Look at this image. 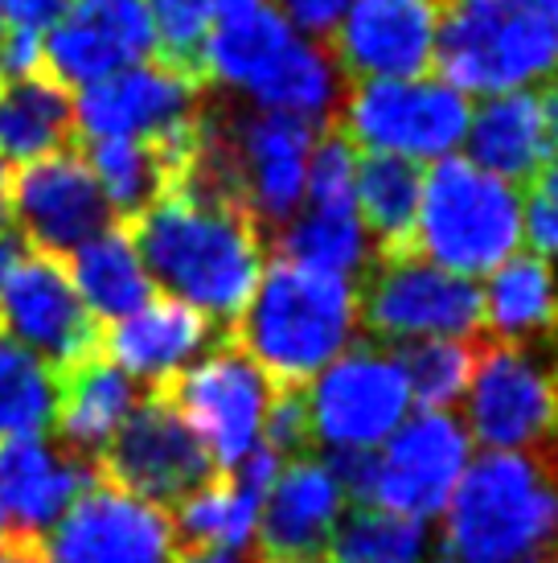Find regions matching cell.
Returning a JSON list of instances; mask_svg holds the SVG:
<instances>
[{
    "label": "cell",
    "instance_id": "cell-22",
    "mask_svg": "<svg viewBox=\"0 0 558 563\" xmlns=\"http://www.w3.org/2000/svg\"><path fill=\"white\" fill-rule=\"evenodd\" d=\"M214 338V321L172 297H153L132 317L103 325V354L124 375L172 378L205 342Z\"/></svg>",
    "mask_w": 558,
    "mask_h": 563
},
{
    "label": "cell",
    "instance_id": "cell-5",
    "mask_svg": "<svg viewBox=\"0 0 558 563\" xmlns=\"http://www.w3.org/2000/svg\"><path fill=\"white\" fill-rule=\"evenodd\" d=\"M522 243V202L513 186L468 157H439L423 173L415 255L451 276L496 272Z\"/></svg>",
    "mask_w": 558,
    "mask_h": 563
},
{
    "label": "cell",
    "instance_id": "cell-39",
    "mask_svg": "<svg viewBox=\"0 0 558 563\" xmlns=\"http://www.w3.org/2000/svg\"><path fill=\"white\" fill-rule=\"evenodd\" d=\"M325 470L337 482L342 498H354V506H373V489H378V453L373 449H337Z\"/></svg>",
    "mask_w": 558,
    "mask_h": 563
},
{
    "label": "cell",
    "instance_id": "cell-25",
    "mask_svg": "<svg viewBox=\"0 0 558 563\" xmlns=\"http://www.w3.org/2000/svg\"><path fill=\"white\" fill-rule=\"evenodd\" d=\"M75 91H66L46 70L0 82V157L30 165L49 153H66L78 141Z\"/></svg>",
    "mask_w": 558,
    "mask_h": 563
},
{
    "label": "cell",
    "instance_id": "cell-50",
    "mask_svg": "<svg viewBox=\"0 0 558 563\" xmlns=\"http://www.w3.org/2000/svg\"><path fill=\"white\" fill-rule=\"evenodd\" d=\"M82 4H115V0H82Z\"/></svg>",
    "mask_w": 558,
    "mask_h": 563
},
{
    "label": "cell",
    "instance_id": "cell-49",
    "mask_svg": "<svg viewBox=\"0 0 558 563\" xmlns=\"http://www.w3.org/2000/svg\"><path fill=\"white\" fill-rule=\"evenodd\" d=\"M255 4H264V0H210V9H214L217 16L243 13V9H255Z\"/></svg>",
    "mask_w": 558,
    "mask_h": 563
},
{
    "label": "cell",
    "instance_id": "cell-52",
    "mask_svg": "<svg viewBox=\"0 0 558 563\" xmlns=\"http://www.w3.org/2000/svg\"><path fill=\"white\" fill-rule=\"evenodd\" d=\"M292 563H328V560H292Z\"/></svg>",
    "mask_w": 558,
    "mask_h": 563
},
{
    "label": "cell",
    "instance_id": "cell-26",
    "mask_svg": "<svg viewBox=\"0 0 558 563\" xmlns=\"http://www.w3.org/2000/svg\"><path fill=\"white\" fill-rule=\"evenodd\" d=\"M423 194V165L390 153H366L357 161L354 210L378 243V260L415 255V214Z\"/></svg>",
    "mask_w": 558,
    "mask_h": 563
},
{
    "label": "cell",
    "instance_id": "cell-16",
    "mask_svg": "<svg viewBox=\"0 0 558 563\" xmlns=\"http://www.w3.org/2000/svg\"><path fill=\"white\" fill-rule=\"evenodd\" d=\"M468 470V437L448 411H423L390 432L387 453L378 456L373 506L403 518H435L448 506L456 482Z\"/></svg>",
    "mask_w": 558,
    "mask_h": 563
},
{
    "label": "cell",
    "instance_id": "cell-54",
    "mask_svg": "<svg viewBox=\"0 0 558 563\" xmlns=\"http://www.w3.org/2000/svg\"><path fill=\"white\" fill-rule=\"evenodd\" d=\"M439 563H451V560H439Z\"/></svg>",
    "mask_w": 558,
    "mask_h": 563
},
{
    "label": "cell",
    "instance_id": "cell-31",
    "mask_svg": "<svg viewBox=\"0 0 558 563\" xmlns=\"http://www.w3.org/2000/svg\"><path fill=\"white\" fill-rule=\"evenodd\" d=\"M264 494L250 489L238 473H217L214 482L202 485L189 501L177 506L172 539L181 548H210V551H238L255 534Z\"/></svg>",
    "mask_w": 558,
    "mask_h": 563
},
{
    "label": "cell",
    "instance_id": "cell-4",
    "mask_svg": "<svg viewBox=\"0 0 558 563\" xmlns=\"http://www.w3.org/2000/svg\"><path fill=\"white\" fill-rule=\"evenodd\" d=\"M432 70L460 95H505L558 70V0H448Z\"/></svg>",
    "mask_w": 558,
    "mask_h": 563
},
{
    "label": "cell",
    "instance_id": "cell-12",
    "mask_svg": "<svg viewBox=\"0 0 558 563\" xmlns=\"http://www.w3.org/2000/svg\"><path fill=\"white\" fill-rule=\"evenodd\" d=\"M444 13L448 0H354L325 49L349 82L423 79L435 63Z\"/></svg>",
    "mask_w": 558,
    "mask_h": 563
},
{
    "label": "cell",
    "instance_id": "cell-44",
    "mask_svg": "<svg viewBox=\"0 0 558 563\" xmlns=\"http://www.w3.org/2000/svg\"><path fill=\"white\" fill-rule=\"evenodd\" d=\"M0 563H46V539L25 531H4V539H0Z\"/></svg>",
    "mask_w": 558,
    "mask_h": 563
},
{
    "label": "cell",
    "instance_id": "cell-46",
    "mask_svg": "<svg viewBox=\"0 0 558 563\" xmlns=\"http://www.w3.org/2000/svg\"><path fill=\"white\" fill-rule=\"evenodd\" d=\"M172 563H247L234 560V551H210V548H181Z\"/></svg>",
    "mask_w": 558,
    "mask_h": 563
},
{
    "label": "cell",
    "instance_id": "cell-38",
    "mask_svg": "<svg viewBox=\"0 0 558 563\" xmlns=\"http://www.w3.org/2000/svg\"><path fill=\"white\" fill-rule=\"evenodd\" d=\"M259 444L279 461H304L316 449L309 387H271V404L259 423Z\"/></svg>",
    "mask_w": 558,
    "mask_h": 563
},
{
    "label": "cell",
    "instance_id": "cell-51",
    "mask_svg": "<svg viewBox=\"0 0 558 563\" xmlns=\"http://www.w3.org/2000/svg\"><path fill=\"white\" fill-rule=\"evenodd\" d=\"M0 33H4V0H0Z\"/></svg>",
    "mask_w": 558,
    "mask_h": 563
},
{
    "label": "cell",
    "instance_id": "cell-8",
    "mask_svg": "<svg viewBox=\"0 0 558 563\" xmlns=\"http://www.w3.org/2000/svg\"><path fill=\"white\" fill-rule=\"evenodd\" d=\"M472 108L448 82H354L342 103L337 132L361 153L406 161H439L465 141Z\"/></svg>",
    "mask_w": 558,
    "mask_h": 563
},
{
    "label": "cell",
    "instance_id": "cell-41",
    "mask_svg": "<svg viewBox=\"0 0 558 563\" xmlns=\"http://www.w3.org/2000/svg\"><path fill=\"white\" fill-rule=\"evenodd\" d=\"M522 235H529L534 255H543V260L558 255V202L529 194L526 214H522Z\"/></svg>",
    "mask_w": 558,
    "mask_h": 563
},
{
    "label": "cell",
    "instance_id": "cell-33",
    "mask_svg": "<svg viewBox=\"0 0 558 563\" xmlns=\"http://www.w3.org/2000/svg\"><path fill=\"white\" fill-rule=\"evenodd\" d=\"M276 251L288 264L333 272L349 280L366 260V231L357 222V210H309L279 231Z\"/></svg>",
    "mask_w": 558,
    "mask_h": 563
},
{
    "label": "cell",
    "instance_id": "cell-3",
    "mask_svg": "<svg viewBox=\"0 0 558 563\" xmlns=\"http://www.w3.org/2000/svg\"><path fill=\"white\" fill-rule=\"evenodd\" d=\"M448 501L451 563H558V456L484 453Z\"/></svg>",
    "mask_w": 558,
    "mask_h": 563
},
{
    "label": "cell",
    "instance_id": "cell-21",
    "mask_svg": "<svg viewBox=\"0 0 558 563\" xmlns=\"http://www.w3.org/2000/svg\"><path fill=\"white\" fill-rule=\"evenodd\" d=\"M99 473L87 461L54 456L42 437L0 440V515L9 531L42 534Z\"/></svg>",
    "mask_w": 558,
    "mask_h": 563
},
{
    "label": "cell",
    "instance_id": "cell-10",
    "mask_svg": "<svg viewBox=\"0 0 558 563\" xmlns=\"http://www.w3.org/2000/svg\"><path fill=\"white\" fill-rule=\"evenodd\" d=\"M153 387L169 395L222 473L234 470L259 444V423L271 404V378L231 338H222L214 354L193 371H177Z\"/></svg>",
    "mask_w": 558,
    "mask_h": 563
},
{
    "label": "cell",
    "instance_id": "cell-15",
    "mask_svg": "<svg viewBox=\"0 0 558 563\" xmlns=\"http://www.w3.org/2000/svg\"><path fill=\"white\" fill-rule=\"evenodd\" d=\"M172 522L165 510L94 477L46 543V563H172Z\"/></svg>",
    "mask_w": 558,
    "mask_h": 563
},
{
    "label": "cell",
    "instance_id": "cell-30",
    "mask_svg": "<svg viewBox=\"0 0 558 563\" xmlns=\"http://www.w3.org/2000/svg\"><path fill=\"white\" fill-rule=\"evenodd\" d=\"M295 42L288 16L271 4H255L243 13L222 16L205 37V79L231 82V87H255L264 70Z\"/></svg>",
    "mask_w": 558,
    "mask_h": 563
},
{
    "label": "cell",
    "instance_id": "cell-20",
    "mask_svg": "<svg viewBox=\"0 0 558 563\" xmlns=\"http://www.w3.org/2000/svg\"><path fill=\"white\" fill-rule=\"evenodd\" d=\"M342 489L321 461H288L267 489L255 518V548L247 563L328 560V543L342 522Z\"/></svg>",
    "mask_w": 558,
    "mask_h": 563
},
{
    "label": "cell",
    "instance_id": "cell-43",
    "mask_svg": "<svg viewBox=\"0 0 558 563\" xmlns=\"http://www.w3.org/2000/svg\"><path fill=\"white\" fill-rule=\"evenodd\" d=\"M538 115H543V141H546V165L558 161V70L538 87Z\"/></svg>",
    "mask_w": 558,
    "mask_h": 563
},
{
    "label": "cell",
    "instance_id": "cell-11",
    "mask_svg": "<svg viewBox=\"0 0 558 563\" xmlns=\"http://www.w3.org/2000/svg\"><path fill=\"white\" fill-rule=\"evenodd\" d=\"M0 333L46 362L54 378L103 350V325L78 297L66 260L30 247L0 292Z\"/></svg>",
    "mask_w": 558,
    "mask_h": 563
},
{
    "label": "cell",
    "instance_id": "cell-36",
    "mask_svg": "<svg viewBox=\"0 0 558 563\" xmlns=\"http://www.w3.org/2000/svg\"><path fill=\"white\" fill-rule=\"evenodd\" d=\"M148 16L156 33V63L210 91V79H205V37L214 30L210 0H153Z\"/></svg>",
    "mask_w": 558,
    "mask_h": 563
},
{
    "label": "cell",
    "instance_id": "cell-27",
    "mask_svg": "<svg viewBox=\"0 0 558 563\" xmlns=\"http://www.w3.org/2000/svg\"><path fill=\"white\" fill-rule=\"evenodd\" d=\"M259 111H279V115H295L312 124L316 132L337 128L342 115V70L333 63L321 42H300L279 54L276 63L264 70V79L250 87Z\"/></svg>",
    "mask_w": 558,
    "mask_h": 563
},
{
    "label": "cell",
    "instance_id": "cell-53",
    "mask_svg": "<svg viewBox=\"0 0 558 563\" xmlns=\"http://www.w3.org/2000/svg\"><path fill=\"white\" fill-rule=\"evenodd\" d=\"M0 539H4V515H0Z\"/></svg>",
    "mask_w": 558,
    "mask_h": 563
},
{
    "label": "cell",
    "instance_id": "cell-14",
    "mask_svg": "<svg viewBox=\"0 0 558 563\" xmlns=\"http://www.w3.org/2000/svg\"><path fill=\"white\" fill-rule=\"evenodd\" d=\"M205 111V91L172 75L156 58L124 66L108 79L78 91V136L99 141H165L181 128L198 124Z\"/></svg>",
    "mask_w": 558,
    "mask_h": 563
},
{
    "label": "cell",
    "instance_id": "cell-13",
    "mask_svg": "<svg viewBox=\"0 0 558 563\" xmlns=\"http://www.w3.org/2000/svg\"><path fill=\"white\" fill-rule=\"evenodd\" d=\"M9 206L21 227V243L54 260H70L82 243L115 227L94 173L70 148L16 165L9 177Z\"/></svg>",
    "mask_w": 558,
    "mask_h": 563
},
{
    "label": "cell",
    "instance_id": "cell-40",
    "mask_svg": "<svg viewBox=\"0 0 558 563\" xmlns=\"http://www.w3.org/2000/svg\"><path fill=\"white\" fill-rule=\"evenodd\" d=\"M349 4L354 0H283V16L295 21L312 37H328V33L337 30V21L345 16Z\"/></svg>",
    "mask_w": 558,
    "mask_h": 563
},
{
    "label": "cell",
    "instance_id": "cell-17",
    "mask_svg": "<svg viewBox=\"0 0 558 563\" xmlns=\"http://www.w3.org/2000/svg\"><path fill=\"white\" fill-rule=\"evenodd\" d=\"M316 440L333 449H373L406 420L411 391L387 354L354 350L309 387Z\"/></svg>",
    "mask_w": 558,
    "mask_h": 563
},
{
    "label": "cell",
    "instance_id": "cell-19",
    "mask_svg": "<svg viewBox=\"0 0 558 563\" xmlns=\"http://www.w3.org/2000/svg\"><path fill=\"white\" fill-rule=\"evenodd\" d=\"M156 54L153 16L144 0L115 4H78L42 37V66L66 91H82L115 70L148 63Z\"/></svg>",
    "mask_w": 558,
    "mask_h": 563
},
{
    "label": "cell",
    "instance_id": "cell-32",
    "mask_svg": "<svg viewBox=\"0 0 558 563\" xmlns=\"http://www.w3.org/2000/svg\"><path fill=\"white\" fill-rule=\"evenodd\" d=\"M387 358L399 366L406 391L423 411H448L472 383L481 338H406L390 345Z\"/></svg>",
    "mask_w": 558,
    "mask_h": 563
},
{
    "label": "cell",
    "instance_id": "cell-18",
    "mask_svg": "<svg viewBox=\"0 0 558 563\" xmlns=\"http://www.w3.org/2000/svg\"><path fill=\"white\" fill-rule=\"evenodd\" d=\"M226 136L247 210L259 227L283 231L304 202V173L316 144V128L295 115L255 111V115H226Z\"/></svg>",
    "mask_w": 558,
    "mask_h": 563
},
{
    "label": "cell",
    "instance_id": "cell-24",
    "mask_svg": "<svg viewBox=\"0 0 558 563\" xmlns=\"http://www.w3.org/2000/svg\"><path fill=\"white\" fill-rule=\"evenodd\" d=\"M468 161L477 169L501 177L505 186H529L546 169V141L538 95L505 91L493 95L472 120H468Z\"/></svg>",
    "mask_w": 558,
    "mask_h": 563
},
{
    "label": "cell",
    "instance_id": "cell-28",
    "mask_svg": "<svg viewBox=\"0 0 558 563\" xmlns=\"http://www.w3.org/2000/svg\"><path fill=\"white\" fill-rule=\"evenodd\" d=\"M66 272H70L78 297L94 313L99 325H115V321L132 317L156 297L153 280L140 264L132 239L124 235V227H108L103 235L82 243L66 260Z\"/></svg>",
    "mask_w": 558,
    "mask_h": 563
},
{
    "label": "cell",
    "instance_id": "cell-48",
    "mask_svg": "<svg viewBox=\"0 0 558 563\" xmlns=\"http://www.w3.org/2000/svg\"><path fill=\"white\" fill-rule=\"evenodd\" d=\"M9 161H0V231H9V222H13V206H9Z\"/></svg>",
    "mask_w": 558,
    "mask_h": 563
},
{
    "label": "cell",
    "instance_id": "cell-7",
    "mask_svg": "<svg viewBox=\"0 0 558 563\" xmlns=\"http://www.w3.org/2000/svg\"><path fill=\"white\" fill-rule=\"evenodd\" d=\"M94 473L99 482L165 510V506L189 501L222 470L214 465L202 437L172 407L169 395L160 387H148L115 428L108 449L99 453Z\"/></svg>",
    "mask_w": 558,
    "mask_h": 563
},
{
    "label": "cell",
    "instance_id": "cell-1",
    "mask_svg": "<svg viewBox=\"0 0 558 563\" xmlns=\"http://www.w3.org/2000/svg\"><path fill=\"white\" fill-rule=\"evenodd\" d=\"M132 239L148 280L172 300L205 313L222 333L243 317L267 264V235L250 210L198 194H169L132 222H115Z\"/></svg>",
    "mask_w": 558,
    "mask_h": 563
},
{
    "label": "cell",
    "instance_id": "cell-42",
    "mask_svg": "<svg viewBox=\"0 0 558 563\" xmlns=\"http://www.w3.org/2000/svg\"><path fill=\"white\" fill-rule=\"evenodd\" d=\"M70 13V0H4V21L13 30H54Z\"/></svg>",
    "mask_w": 558,
    "mask_h": 563
},
{
    "label": "cell",
    "instance_id": "cell-2",
    "mask_svg": "<svg viewBox=\"0 0 558 563\" xmlns=\"http://www.w3.org/2000/svg\"><path fill=\"white\" fill-rule=\"evenodd\" d=\"M354 329V280L276 255L226 338L271 378V387H312V378L349 345Z\"/></svg>",
    "mask_w": 558,
    "mask_h": 563
},
{
    "label": "cell",
    "instance_id": "cell-47",
    "mask_svg": "<svg viewBox=\"0 0 558 563\" xmlns=\"http://www.w3.org/2000/svg\"><path fill=\"white\" fill-rule=\"evenodd\" d=\"M526 189L534 194V198H550V202H558V161H550Z\"/></svg>",
    "mask_w": 558,
    "mask_h": 563
},
{
    "label": "cell",
    "instance_id": "cell-23",
    "mask_svg": "<svg viewBox=\"0 0 558 563\" xmlns=\"http://www.w3.org/2000/svg\"><path fill=\"white\" fill-rule=\"evenodd\" d=\"M136 399L140 395L132 391V378L99 350L94 358L58 375V404H54L49 428L66 456L94 465Z\"/></svg>",
    "mask_w": 558,
    "mask_h": 563
},
{
    "label": "cell",
    "instance_id": "cell-34",
    "mask_svg": "<svg viewBox=\"0 0 558 563\" xmlns=\"http://www.w3.org/2000/svg\"><path fill=\"white\" fill-rule=\"evenodd\" d=\"M58 378L25 345L0 333V440L42 437L54 420Z\"/></svg>",
    "mask_w": 558,
    "mask_h": 563
},
{
    "label": "cell",
    "instance_id": "cell-45",
    "mask_svg": "<svg viewBox=\"0 0 558 563\" xmlns=\"http://www.w3.org/2000/svg\"><path fill=\"white\" fill-rule=\"evenodd\" d=\"M25 255V243H21V235H13V231H0V292H4V280L13 276L16 260Z\"/></svg>",
    "mask_w": 558,
    "mask_h": 563
},
{
    "label": "cell",
    "instance_id": "cell-29",
    "mask_svg": "<svg viewBox=\"0 0 558 563\" xmlns=\"http://www.w3.org/2000/svg\"><path fill=\"white\" fill-rule=\"evenodd\" d=\"M484 297V321L493 342H517L550 338L558 333V288L550 264L543 255H510L493 272V284Z\"/></svg>",
    "mask_w": 558,
    "mask_h": 563
},
{
    "label": "cell",
    "instance_id": "cell-37",
    "mask_svg": "<svg viewBox=\"0 0 558 563\" xmlns=\"http://www.w3.org/2000/svg\"><path fill=\"white\" fill-rule=\"evenodd\" d=\"M354 181H357V148L345 141L337 128H328L312 144L304 189L312 210H354Z\"/></svg>",
    "mask_w": 558,
    "mask_h": 563
},
{
    "label": "cell",
    "instance_id": "cell-6",
    "mask_svg": "<svg viewBox=\"0 0 558 563\" xmlns=\"http://www.w3.org/2000/svg\"><path fill=\"white\" fill-rule=\"evenodd\" d=\"M468 428L489 453L558 456V333L546 338V350L481 333V358L468 383Z\"/></svg>",
    "mask_w": 558,
    "mask_h": 563
},
{
    "label": "cell",
    "instance_id": "cell-35",
    "mask_svg": "<svg viewBox=\"0 0 558 563\" xmlns=\"http://www.w3.org/2000/svg\"><path fill=\"white\" fill-rule=\"evenodd\" d=\"M418 551L423 522L382 506H354L328 543V563H418Z\"/></svg>",
    "mask_w": 558,
    "mask_h": 563
},
{
    "label": "cell",
    "instance_id": "cell-9",
    "mask_svg": "<svg viewBox=\"0 0 558 563\" xmlns=\"http://www.w3.org/2000/svg\"><path fill=\"white\" fill-rule=\"evenodd\" d=\"M357 321L370 338H477L484 325L481 288L418 255L378 260L361 272Z\"/></svg>",
    "mask_w": 558,
    "mask_h": 563
}]
</instances>
